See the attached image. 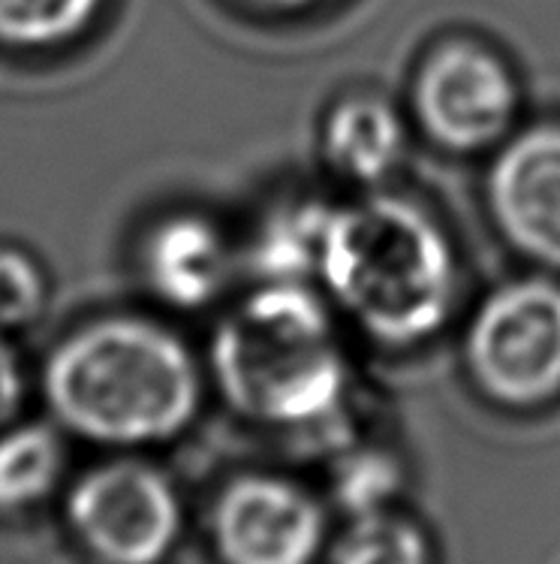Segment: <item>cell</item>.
I'll use <instances>...</instances> for the list:
<instances>
[{"label": "cell", "mask_w": 560, "mask_h": 564, "mask_svg": "<svg viewBox=\"0 0 560 564\" xmlns=\"http://www.w3.org/2000/svg\"><path fill=\"white\" fill-rule=\"evenodd\" d=\"M103 0H0V46L55 48L81 36Z\"/></svg>", "instance_id": "cell-13"}, {"label": "cell", "mask_w": 560, "mask_h": 564, "mask_svg": "<svg viewBox=\"0 0 560 564\" xmlns=\"http://www.w3.org/2000/svg\"><path fill=\"white\" fill-rule=\"evenodd\" d=\"M139 272L154 300L178 312H199L227 288L232 251L211 218L172 212L154 220L142 236Z\"/></svg>", "instance_id": "cell-9"}, {"label": "cell", "mask_w": 560, "mask_h": 564, "mask_svg": "<svg viewBox=\"0 0 560 564\" xmlns=\"http://www.w3.org/2000/svg\"><path fill=\"white\" fill-rule=\"evenodd\" d=\"M428 550L407 519L362 513L334 550V564H425Z\"/></svg>", "instance_id": "cell-14"}, {"label": "cell", "mask_w": 560, "mask_h": 564, "mask_svg": "<svg viewBox=\"0 0 560 564\" xmlns=\"http://www.w3.org/2000/svg\"><path fill=\"white\" fill-rule=\"evenodd\" d=\"M28 380H24L22 359L10 345V333L0 329V429L15 420L22 411Z\"/></svg>", "instance_id": "cell-17"}, {"label": "cell", "mask_w": 560, "mask_h": 564, "mask_svg": "<svg viewBox=\"0 0 560 564\" xmlns=\"http://www.w3.org/2000/svg\"><path fill=\"white\" fill-rule=\"evenodd\" d=\"M329 208L332 206L320 203H296L265 218L253 245V263L265 281H301L310 272L317 275Z\"/></svg>", "instance_id": "cell-12"}, {"label": "cell", "mask_w": 560, "mask_h": 564, "mask_svg": "<svg viewBox=\"0 0 560 564\" xmlns=\"http://www.w3.org/2000/svg\"><path fill=\"white\" fill-rule=\"evenodd\" d=\"M48 414L100 447H149L175 438L199 411L194 354L145 317H100L64 335L43 362Z\"/></svg>", "instance_id": "cell-1"}, {"label": "cell", "mask_w": 560, "mask_h": 564, "mask_svg": "<svg viewBox=\"0 0 560 564\" xmlns=\"http://www.w3.org/2000/svg\"><path fill=\"white\" fill-rule=\"evenodd\" d=\"M67 522L100 564H157L178 541L182 507L157 468L114 459L85 471L69 489Z\"/></svg>", "instance_id": "cell-5"}, {"label": "cell", "mask_w": 560, "mask_h": 564, "mask_svg": "<svg viewBox=\"0 0 560 564\" xmlns=\"http://www.w3.org/2000/svg\"><path fill=\"white\" fill-rule=\"evenodd\" d=\"M425 133L452 151H480L513 127L518 88L501 58L473 43H449L425 61L413 88Z\"/></svg>", "instance_id": "cell-6"}, {"label": "cell", "mask_w": 560, "mask_h": 564, "mask_svg": "<svg viewBox=\"0 0 560 564\" xmlns=\"http://www.w3.org/2000/svg\"><path fill=\"white\" fill-rule=\"evenodd\" d=\"M227 402L272 426H317L347 399V359L332 314L301 281H263L211 335Z\"/></svg>", "instance_id": "cell-3"}, {"label": "cell", "mask_w": 560, "mask_h": 564, "mask_svg": "<svg viewBox=\"0 0 560 564\" xmlns=\"http://www.w3.org/2000/svg\"><path fill=\"white\" fill-rule=\"evenodd\" d=\"M407 133L395 106L374 94H355L334 106L322 127V151L334 173L377 185L404 158Z\"/></svg>", "instance_id": "cell-10"}, {"label": "cell", "mask_w": 560, "mask_h": 564, "mask_svg": "<svg viewBox=\"0 0 560 564\" xmlns=\"http://www.w3.org/2000/svg\"><path fill=\"white\" fill-rule=\"evenodd\" d=\"M468 362L497 402L551 399L560 390V284L525 278L488 293L470 321Z\"/></svg>", "instance_id": "cell-4"}, {"label": "cell", "mask_w": 560, "mask_h": 564, "mask_svg": "<svg viewBox=\"0 0 560 564\" xmlns=\"http://www.w3.org/2000/svg\"><path fill=\"white\" fill-rule=\"evenodd\" d=\"M492 218L527 260L560 269V127L509 139L488 173Z\"/></svg>", "instance_id": "cell-7"}, {"label": "cell", "mask_w": 560, "mask_h": 564, "mask_svg": "<svg viewBox=\"0 0 560 564\" xmlns=\"http://www.w3.org/2000/svg\"><path fill=\"white\" fill-rule=\"evenodd\" d=\"M317 278L362 333L404 347L447 323L458 265L447 232L425 208L374 194L329 208Z\"/></svg>", "instance_id": "cell-2"}, {"label": "cell", "mask_w": 560, "mask_h": 564, "mask_svg": "<svg viewBox=\"0 0 560 564\" xmlns=\"http://www.w3.org/2000/svg\"><path fill=\"white\" fill-rule=\"evenodd\" d=\"M320 534L314 501L272 477H244L215 507V541L227 564H308Z\"/></svg>", "instance_id": "cell-8"}, {"label": "cell", "mask_w": 560, "mask_h": 564, "mask_svg": "<svg viewBox=\"0 0 560 564\" xmlns=\"http://www.w3.org/2000/svg\"><path fill=\"white\" fill-rule=\"evenodd\" d=\"M64 462L61 426L22 423L0 432V510H24L52 496Z\"/></svg>", "instance_id": "cell-11"}, {"label": "cell", "mask_w": 560, "mask_h": 564, "mask_svg": "<svg viewBox=\"0 0 560 564\" xmlns=\"http://www.w3.org/2000/svg\"><path fill=\"white\" fill-rule=\"evenodd\" d=\"M48 305V275L34 253L0 242V329H24Z\"/></svg>", "instance_id": "cell-15"}, {"label": "cell", "mask_w": 560, "mask_h": 564, "mask_svg": "<svg viewBox=\"0 0 560 564\" xmlns=\"http://www.w3.org/2000/svg\"><path fill=\"white\" fill-rule=\"evenodd\" d=\"M395 486H398V468L380 453H359L343 462L338 474V496L359 517L374 513L395 492Z\"/></svg>", "instance_id": "cell-16"}, {"label": "cell", "mask_w": 560, "mask_h": 564, "mask_svg": "<svg viewBox=\"0 0 560 564\" xmlns=\"http://www.w3.org/2000/svg\"><path fill=\"white\" fill-rule=\"evenodd\" d=\"M256 7H268V10H298V7H308L314 0H251Z\"/></svg>", "instance_id": "cell-18"}]
</instances>
